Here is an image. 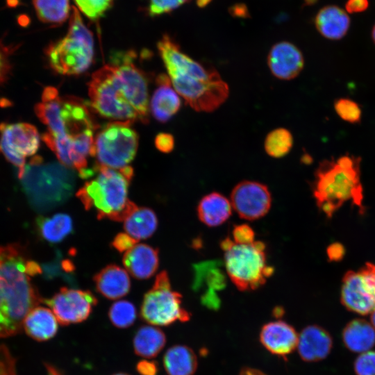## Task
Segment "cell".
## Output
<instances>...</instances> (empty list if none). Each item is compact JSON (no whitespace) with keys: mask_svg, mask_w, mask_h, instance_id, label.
Here are the masks:
<instances>
[{"mask_svg":"<svg viewBox=\"0 0 375 375\" xmlns=\"http://www.w3.org/2000/svg\"><path fill=\"white\" fill-rule=\"evenodd\" d=\"M304 1H305L306 4L307 5H312L317 1V0H304Z\"/></svg>","mask_w":375,"mask_h":375,"instance_id":"50","label":"cell"},{"mask_svg":"<svg viewBox=\"0 0 375 375\" xmlns=\"http://www.w3.org/2000/svg\"><path fill=\"white\" fill-rule=\"evenodd\" d=\"M156 147L162 153H170L174 147V138L172 135L160 133L155 138Z\"/></svg>","mask_w":375,"mask_h":375,"instance_id":"42","label":"cell"},{"mask_svg":"<svg viewBox=\"0 0 375 375\" xmlns=\"http://www.w3.org/2000/svg\"><path fill=\"white\" fill-rule=\"evenodd\" d=\"M334 109L338 115L347 122L355 124L360 121L361 109L356 102L350 99L341 98L336 100Z\"/></svg>","mask_w":375,"mask_h":375,"instance_id":"35","label":"cell"},{"mask_svg":"<svg viewBox=\"0 0 375 375\" xmlns=\"http://www.w3.org/2000/svg\"><path fill=\"white\" fill-rule=\"evenodd\" d=\"M190 0H149L148 13L154 17L167 13Z\"/></svg>","mask_w":375,"mask_h":375,"instance_id":"37","label":"cell"},{"mask_svg":"<svg viewBox=\"0 0 375 375\" xmlns=\"http://www.w3.org/2000/svg\"><path fill=\"white\" fill-rule=\"evenodd\" d=\"M314 22L318 32L332 40L345 36L350 26L347 13L335 5H328L320 9L315 17Z\"/></svg>","mask_w":375,"mask_h":375,"instance_id":"23","label":"cell"},{"mask_svg":"<svg viewBox=\"0 0 375 375\" xmlns=\"http://www.w3.org/2000/svg\"><path fill=\"white\" fill-rule=\"evenodd\" d=\"M327 252L331 260H338L342 258L344 253L342 246L338 244L330 246Z\"/></svg>","mask_w":375,"mask_h":375,"instance_id":"46","label":"cell"},{"mask_svg":"<svg viewBox=\"0 0 375 375\" xmlns=\"http://www.w3.org/2000/svg\"><path fill=\"white\" fill-rule=\"evenodd\" d=\"M134 53H117L110 63L114 68L126 98L138 113L140 121L149 122V96L147 79L133 62Z\"/></svg>","mask_w":375,"mask_h":375,"instance_id":"12","label":"cell"},{"mask_svg":"<svg viewBox=\"0 0 375 375\" xmlns=\"http://www.w3.org/2000/svg\"><path fill=\"white\" fill-rule=\"evenodd\" d=\"M95 174L77 191L76 195L88 210H96L97 217L122 222L137 208L128 198L133 169H120L95 164Z\"/></svg>","mask_w":375,"mask_h":375,"instance_id":"5","label":"cell"},{"mask_svg":"<svg viewBox=\"0 0 375 375\" xmlns=\"http://www.w3.org/2000/svg\"><path fill=\"white\" fill-rule=\"evenodd\" d=\"M231 203L241 218L256 220L268 212L272 195L265 185L257 181H243L233 189Z\"/></svg>","mask_w":375,"mask_h":375,"instance_id":"16","label":"cell"},{"mask_svg":"<svg viewBox=\"0 0 375 375\" xmlns=\"http://www.w3.org/2000/svg\"><path fill=\"white\" fill-rule=\"evenodd\" d=\"M41 272L20 244L0 247V338L22 332L26 317L42 301L31 280Z\"/></svg>","mask_w":375,"mask_h":375,"instance_id":"1","label":"cell"},{"mask_svg":"<svg viewBox=\"0 0 375 375\" xmlns=\"http://www.w3.org/2000/svg\"><path fill=\"white\" fill-rule=\"evenodd\" d=\"M239 375H267L262 371L251 367H244L241 369Z\"/></svg>","mask_w":375,"mask_h":375,"instance_id":"47","label":"cell"},{"mask_svg":"<svg viewBox=\"0 0 375 375\" xmlns=\"http://www.w3.org/2000/svg\"><path fill=\"white\" fill-rule=\"evenodd\" d=\"M124 222L126 233L137 240L151 237L158 226L156 213L151 208L144 207H137Z\"/></svg>","mask_w":375,"mask_h":375,"instance_id":"29","label":"cell"},{"mask_svg":"<svg viewBox=\"0 0 375 375\" xmlns=\"http://www.w3.org/2000/svg\"><path fill=\"white\" fill-rule=\"evenodd\" d=\"M57 319L52 310L41 306L34 308L26 317L23 329L37 341H47L58 331Z\"/></svg>","mask_w":375,"mask_h":375,"instance_id":"24","label":"cell"},{"mask_svg":"<svg viewBox=\"0 0 375 375\" xmlns=\"http://www.w3.org/2000/svg\"><path fill=\"white\" fill-rule=\"evenodd\" d=\"M136 370L140 375H157L158 372L156 362L146 359L137 363Z\"/></svg>","mask_w":375,"mask_h":375,"instance_id":"43","label":"cell"},{"mask_svg":"<svg viewBox=\"0 0 375 375\" xmlns=\"http://www.w3.org/2000/svg\"><path fill=\"white\" fill-rule=\"evenodd\" d=\"M333 347L330 333L317 325L305 327L299 335L297 349L306 362H317L326 358Z\"/></svg>","mask_w":375,"mask_h":375,"instance_id":"19","label":"cell"},{"mask_svg":"<svg viewBox=\"0 0 375 375\" xmlns=\"http://www.w3.org/2000/svg\"><path fill=\"white\" fill-rule=\"evenodd\" d=\"M369 7L368 0H347L346 10L349 13H358L366 10Z\"/></svg>","mask_w":375,"mask_h":375,"instance_id":"44","label":"cell"},{"mask_svg":"<svg viewBox=\"0 0 375 375\" xmlns=\"http://www.w3.org/2000/svg\"><path fill=\"white\" fill-rule=\"evenodd\" d=\"M136 308L133 303L121 300L112 303L108 310V317L113 326L126 328L132 326L136 319Z\"/></svg>","mask_w":375,"mask_h":375,"instance_id":"33","label":"cell"},{"mask_svg":"<svg viewBox=\"0 0 375 375\" xmlns=\"http://www.w3.org/2000/svg\"><path fill=\"white\" fill-rule=\"evenodd\" d=\"M38 19L51 25L62 24L71 15L69 0H33Z\"/></svg>","mask_w":375,"mask_h":375,"instance_id":"31","label":"cell"},{"mask_svg":"<svg viewBox=\"0 0 375 375\" xmlns=\"http://www.w3.org/2000/svg\"><path fill=\"white\" fill-rule=\"evenodd\" d=\"M31 197L38 198L42 206L49 208L65 202L74 187V173L59 163H42L40 156L33 158L26 165L22 178Z\"/></svg>","mask_w":375,"mask_h":375,"instance_id":"8","label":"cell"},{"mask_svg":"<svg viewBox=\"0 0 375 375\" xmlns=\"http://www.w3.org/2000/svg\"><path fill=\"white\" fill-rule=\"evenodd\" d=\"M267 65L276 78L288 81L301 73L304 66V58L297 47L283 41L272 47L267 56Z\"/></svg>","mask_w":375,"mask_h":375,"instance_id":"17","label":"cell"},{"mask_svg":"<svg viewBox=\"0 0 375 375\" xmlns=\"http://www.w3.org/2000/svg\"><path fill=\"white\" fill-rule=\"evenodd\" d=\"M341 302L349 311L366 315L375 309V265L367 262L343 277Z\"/></svg>","mask_w":375,"mask_h":375,"instance_id":"14","label":"cell"},{"mask_svg":"<svg viewBox=\"0 0 375 375\" xmlns=\"http://www.w3.org/2000/svg\"><path fill=\"white\" fill-rule=\"evenodd\" d=\"M156 84L157 88L151 101V112L156 120L166 122L179 110L181 99L167 75H158Z\"/></svg>","mask_w":375,"mask_h":375,"instance_id":"21","label":"cell"},{"mask_svg":"<svg viewBox=\"0 0 375 375\" xmlns=\"http://www.w3.org/2000/svg\"><path fill=\"white\" fill-rule=\"evenodd\" d=\"M122 262L126 269L134 278L147 279L158 269V250L146 244H138L124 252Z\"/></svg>","mask_w":375,"mask_h":375,"instance_id":"20","label":"cell"},{"mask_svg":"<svg viewBox=\"0 0 375 375\" xmlns=\"http://www.w3.org/2000/svg\"><path fill=\"white\" fill-rule=\"evenodd\" d=\"M211 1L212 0H197V5L199 8H204L210 3Z\"/></svg>","mask_w":375,"mask_h":375,"instance_id":"48","label":"cell"},{"mask_svg":"<svg viewBox=\"0 0 375 375\" xmlns=\"http://www.w3.org/2000/svg\"><path fill=\"white\" fill-rule=\"evenodd\" d=\"M360 161L359 157L347 154L319 164L312 192L318 208L328 217L349 201L364 211Z\"/></svg>","mask_w":375,"mask_h":375,"instance_id":"4","label":"cell"},{"mask_svg":"<svg viewBox=\"0 0 375 375\" xmlns=\"http://www.w3.org/2000/svg\"><path fill=\"white\" fill-rule=\"evenodd\" d=\"M299 335L295 329L283 321L265 324L260 332V341L272 354L285 358L297 347Z\"/></svg>","mask_w":375,"mask_h":375,"instance_id":"18","label":"cell"},{"mask_svg":"<svg viewBox=\"0 0 375 375\" xmlns=\"http://www.w3.org/2000/svg\"><path fill=\"white\" fill-rule=\"evenodd\" d=\"M224 254L226 273L241 291L262 286L274 272L267 262L266 247L260 241L240 244L226 238L220 244Z\"/></svg>","mask_w":375,"mask_h":375,"instance_id":"7","label":"cell"},{"mask_svg":"<svg viewBox=\"0 0 375 375\" xmlns=\"http://www.w3.org/2000/svg\"><path fill=\"white\" fill-rule=\"evenodd\" d=\"M79 10L88 18L95 21L110 8L113 0H74Z\"/></svg>","mask_w":375,"mask_h":375,"instance_id":"34","label":"cell"},{"mask_svg":"<svg viewBox=\"0 0 375 375\" xmlns=\"http://www.w3.org/2000/svg\"><path fill=\"white\" fill-rule=\"evenodd\" d=\"M293 146V136L285 128H277L270 131L264 142L265 152L271 157L281 158L285 156Z\"/></svg>","mask_w":375,"mask_h":375,"instance_id":"32","label":"cell"},{"mask_svg":"<svg viewBox=\"0 0 375 375\" xmlns=\"http://www.w3.org/2000/svg\"><path fill=\"white\" fill-rule=\"evenodd\" d=\"M165 344L166 336L164 332L156 326L149 325L140 326L133 339L135 354L144 358L156 356Z\"/></svg>","mask_w":375,"mask_h":375,"instance_id":"28","label":"cell"},{"mask_svg":"<svg viewBox=\"0 0 375 375\" xmlns=\"http://www.w3.org/2000/svg\"><path fill=\"white\" fill-rule=\"evenodd\" d=\"M181 299V294L172 290L167 272L162 271L143 297L140 317L155 326H166L176 321L187 322L190 314L183 307Z\"/></svg>","mask_w":375,"mask_h":375,"instance_id":"11","label":"cell"},{"mask_svg":"<svg viewBox=\"0 0 375 375\" xmlns=\"http://www.w3.org/2000/svg\"><path fill=\"white\" fill-rule=\"evenodd\" d=\"M138 240L124 233H118L113 239L111 244L120 253L126 252L136 244Z\"/></svg>","mask_w":375,"mask_h":375,"instance_id":"41","label":"cell"},{"mask_svg":"<svg viewBox=\"0 0 375 375\" xmlns=\"http://www.w3.org/2000/svg\"><path fill=\"white\" fill-rule=\"evenodd\" d=\"M131 122L114 121L105 125L94 138L97 165L120 169L134 159L138 135Z\"/></svg>","mask_w":375,"mask_h":375,"instance_id":"10","label":"cell"},{"mask_svg":"<svg viewBox=\"0 0 375 375\" xmlns=\"http://www.w3.org/2000/svg\"><path fill=\"white\" fill-rule=\"evenodd\" d=\"M342 338L349 351L362 353L375 344V328L365 319H355L345 326Z\"/></svg>","mask_w":375,"mask_h":375,"instance_id":"26","label":"cell"},{"mask_svg":"<svg viewBox=\"0 0 375 375\" xmlns=\"http://www.w3.org/2000/svg\"><path fill=\"white\" fill-rule=\"evenodd\" d=\"M0 375H17L16 360L4 344L0 345Z\"/></svg>","mask_w":375,"mask_h":375,"instance_id":"38","label":"cell"},{"mask_svg":"<svg viewBox=\"0 0 375 375\" xmlns=\"http://www.w3.org/2000/svg\"><path fill=\"white\" fill-rule=\"evenodd\" d=\"M13 51V47L6 45L0 41V85L8 77L11 70L10 56Z\"/></svg>","mask_w":375,"mask_h":375,"instance_id":"40","label":"cell"},{"mask_svg":"<svg viewBox=\"0 0 375 375\" xmlns=\"http://www.w3.org/2000/svg\"><path fill=\"white\" fill-rule=\"evenodd\" d=\"M230 14L235 17L247 18L249 13L247 7L243 3H235L229 8Z\"/></svg>","mask_w":375,"mask_h":375,"instance_id":"45","label":"cell"},{"mask_svg":"<svg viewBox=\"0 0 375 375\" xmlns=\"http://www.w3.org/2000/svg\"><path fill=\"white\" fill-rule=\"evenodd\" d=\"M44 302L51 308L58 322L67 326L86 320L97 299L89 290L64 287Z\"/></svg>","mask_w":375,"mask_h":375,"instance_id":"15","label":"cell"},{"mask_svg":"<svg viewBox=\"0 0 375 375\" xmlns=\"http://www.w3.org/2000/svg\"><path fill=\"white\" fill-rule=\"evenodd\" d=\"M88 94L91 107L101 116L114 121H140L110 64L93 73L88 83Z\"/></svg>","mask_w":375,"mask_h":375,"instance_id":"9","label":"cell"},{"mask_svg":"<svg viewBox=\"0 0 375 375\" xmlns=\"http://www.w3.org/2000/svg\"><path fill=\"white\" fill-rule=\"evenodd\" d=\"M98 126L86 103L74 97L61 99L59 119L42 138L62 165L78 171L88 169L94 156V131Z\"/></svg>","mask_w":375,"mask_h":375,"instance_id":"3","label":"cell"},{"mask_svg":"<svg viewBox=\"0 0 375 375\" xmlns=\"http://www.w3.org/2000/svg\"><path fill=\"white\" fill-rule=\"evenodd\" d=\"M40 146L37 128L27 123H2L0 124V153L18 168L22 179L26 157L36 153Z\"/></svg>","mask_w":375,"mask_h":375,"instance_id":"13","label":"cell"},{"mask_svg":"<svg viewBox=\"0 0 375 375\" xmlns=\"http://www.w3.org/2000/svg\"><path fill=\"white\" fill-rule=\"evenodd\" d=\"M232 240L240 244H250L255 241L253 230L245 224L235 225L232 231Z\"/></svg>","mask_w":375,"mask_h":375,"instance_id":"39","label":"cell"},{"mask_svg":"<svg viewBox=\"0 0 375 375\" xmlns=\"http://www.w3.org/2000/svg\"><path fill=\"white\" fill-rule=\"evenodd\" d=\"M197 365L195 353L186 345L172 346L163 356V366L168 375H193Z\"/></svg>","mask_w":375,"mask_h":375,"instance_id":"27","label":"cell"},{"mask_svg":"<svg viewBox=\"0 0 375 375\" xmlns=\"http://www.w3.org/2000/svg\"><path fill=\"white\" fill-rule=\"evenodd\" d=\"M372 38L374 41V42L375 43V24L372 28Z\"/></svg>","mask_w":375,"mask_h":375,"instance_id":"51","label":"cell"},{"mask_svg":"<svg viewBox=\"0 0 375 375\" xmlns=\"http://www.w3.org/2000/svg\"><path fill=\"white\" fill-rule=\"evenodd\" d=\"M96 289L109 299H117L126 295L131 288L127 272L116 265H109L93 277Z\"/></svg>","mask_w":375,"mask_h":375,"instance_id":"22","label":"cell"},{"mask_svg":"<svg viewBox=\"0 0 375 375\" xmlns=\"http://www.w3.org/2000/svg\"><path fill=\"white\" fill-rule=\"evenodd\" d=\"M371 324L375 328V309L371 313Z\"/></svg>","mask_w":375,"mask_h":375,"instance_id":"49","label":"cell"},{"mask_svg":"<svg viewBox=\"0 0 375 375\" xmlns=\"http://www.w3.org/2000/svg\"><path fill=\"white\" fill-rule=\"evenodd\" d=\"M158 49L173 88L192 109L212 112L226 101L229 88L215 69L183 52L168 35L159 40Z\"/></svg>","mask_w":375,"mask_h":375,"instance_id":"2","label":"cell"},{"mask_svg":"<svg viewBox=\"0 0 375 375\" xmlns=\"http://www.w3.org/2000/svg\"><path fill=\"white\" fill-rule=\"evenodd\" d=\"M45 54L51 69L62 75H78L90 67L94 56L93 36L76 8H72L66 35L49 44Z\"/></svg>","mask_w":375,"mask_h":375,"instance_id":"6","label":"cell"},{"mask_svg":"<svg viewBox=\"0 0 375 375\" xmlns=\"http://www.w3.org/2000/svg\"><path fill=\"white\" fill-rule=\"evenodd\" d=\"M232 208L231 201L220 193L213 192L200 200L197 206V215L204 224L217 226L229 218Z\"/></svg>","mask_w":375,"mask_h":375,"instance_id":"25","label":"cell"},{"mask_svg":"<svg viewBox=\"0 0 375 375\" xmlns=\"http://www.w3.org/2000/svg\"><path fill=\"white\" fill-rule=\"evenodd\" d=\"M112 375H130V374H126V373H124V372H119V373H116V374H112Z\"/></svg>","mask_w":375,"mask_h":375,"instance_id":"52","label":"cell"},{"mask_svg":"<svg viewBox=\"0 0 375 375\" xmlns=\"http://www.w3.org/2000/svg\"><path fill=\"white\" fill-rule=\"evenodd\" d=\"M353 369L356 375H375V351L360 353L354 361Z\"/></svg>","mask_w":375,"mask_h":375,"instance_id":"36","label":"cell"},{"mask_svg":"<svg viewBox=\"0 0 375 375\" xmlns=\"http://www.w3.org/2000/svg\"><path fill=\"white\" fill-rule=\"evenodd\" d=\"M37 228L44 240L50 243H58L72 233L73 223L68 215L58 213L51 217H38Z\"/></svg>","mask_w":375,"mask_h":375,"instance_id":"30","label":"cell"}]
</instances>
